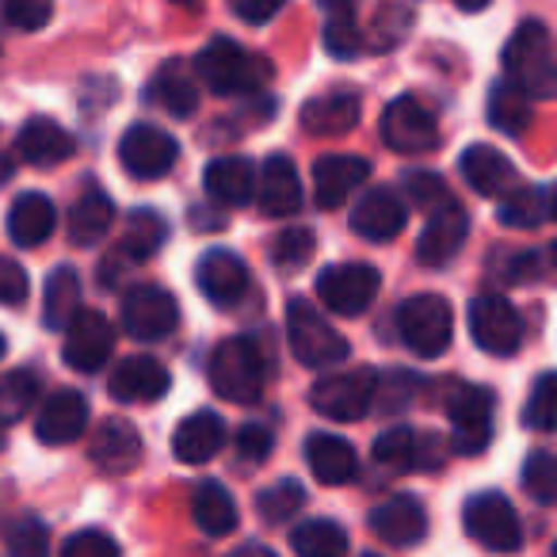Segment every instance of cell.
<instances>
[{
  "label": "cell",
  "instance_id": "9c48e42d",
  "mask_svg": "<svg viewBox=\"0 0 557 557\" xmlns=\"http://www.w3.org/2000/svg\"><path fill=\"white\" fill-rule=\"evenodd\" d=\"M493 409L496 397L485 386H458L447 401L450 417V450L455 455H481L493 443Z\"/></svg>",
  "mask_w": 557,
  "mask_h": 557
},
{
  "label": "cell",
  "instance_id": "cb8c5ba5",
  "mask_svg": "<svg viewBox=\"0 0 557 557\" xmlns=\"http://www.w3.org/2000/svg\"><path fill=\"white\" fill-rule=\"evenodd\" d=\"M363 119V103H359L356 92H325L313 96L310 103H302L298 111V123H302L306 134H318V138H341V134H351Z\"/></svg>",
  "mask_w": 557,
  "mask_h": 557
},
{
  "label": "cell",
  "instance_id": "83f0119b",
  "mask_svg": "<svg viewBox=\"0 0 557 557\" xmlns=\"http://www.w3.org/2000/svg\"><path fill=\"white\" fill-rule=\"evenodd\" d=\"M202 187L218 207H248L256 195V169L248 157H214L202 172Z\"/></svg>",
  "mask_w": 557,
  "mask_h": 557
},
{
  "label": "cell",
  "instance_id": "d6a6232c",
  "mask_svg": "<svg viewBox=\"0 0 557 557\" xmlns=\"http://www.w3.org/2000/svg\"><path fill=\"white\" fill-rule=\"evenodd\" d=\"M111 222H115V202H111V195L100 191V187H85V195H81L70 210V240L77 248L100 245L103 233L111 230Z\"/></svg>",
  "mask_w": 557,
  "mask_h": 557
},
{
  "label": "cell",
  "instance_id": "e575fe53",
  "mask_svg": "<svg viewBox=\"0 0 557 557\" xmlns=\"http://www.w3.org/2000/svg\"><path fill=\"white\" fill-rule=\"evenodd\" d=\"M508 230H539L554 218V187L549 184H531V187H516V191L504 195L500 210H496Z\"/></svg>",
  "mask_w": 557,
  "mask_h": 557
},
{
  "label": "cell",
  "instance_id": "5b68a950",
  "mask_svg": "<svg viewBox=\"0 0 557 557\" xmlns=\"http://www.w3.org/2000/svg\"><path fill=\"white\" fill-rule=\"evenodd\" d=\"M397 333L405 348L420 359H440L455 336V313L440 295H412L397 306Z\"/></svg>",
  "mask_w": 557,
  "mask_h": 557
},
{
  "label": "cell",
  "instance_id": "7dc6e473",
  "mask_svg": "<svg viewBox=\"0 0 557 557\" xmlns=\"http://www.w3.org/2000/svg\"><path fill=\"white\" fill-rule=\"evenodd\" d=\"M0 12L16 32H39L54 16V0H0Z\"/></svg>",
  "mask_w": 557,
  "mask_h": 557
},
{
  "label": "cell",
  "instance_id": "f907efd6",
  "mask_svg": "<svg viewBox=\"0 0 557 557\" xmlns=\"http://www.w3.org/2000/svg\"><path fill=\"white\" fill-rule=\"evenodd\" d=\"M32 295V278L16 260L0 256V306H24Z\"/></svg>",
  "mask_w": 557,
  "mask_h": 557
},
{
  "label": "cell",
  "instance_id": "816d5d0a",
  "mask_svg": "<svg viewBox=\"0 0 557 557\" xmlns=\"http://www.w3.org/2000/svg\"><path fill=\"white\" fill-rule=\"evenodd\" d=\"M271 447H275V435L268 432L263 424H245L237 432V455L240 462H263V458L271 455Z\"/></svg>",
  "mask_w": 557,
  "mask_h": 557
},
{
  "label": "cell",
  "instance_id": "74e56055",
  "mask_svg": "<svg viewBox=\"0 0 557 557\" xmlns=\"http://www.w3.org/2000/svg\"><path fill=\"white\" fill-rule=\"evenodd\" d=\"M81 310V278L73 268H54L42 287V318L50 329H65L70 318Z\"/></svg>",
  "mask_w": 557,
  "mask_h": 557
},
{
  "label": "cell",
  "instance_id": "7a4b0ae2",
  "mask_svg": "<svg viewBox=\"0 0 557 557\" xmlns=\"http://www.w3.org/2000/svg\"><path fill=\"white\" fill-rule=\"evenodd\" d=\"M195 73L207 81L210 92L218 96H260L271 85L268 58L252 54L233 39H214L199 50Z\"/></svg>",
  "mask_w": 557,
  "mask_h": 557
},
{
  "label": "cell",
  "instance_id": "836d02e7",
  "mask_svg": "<svg viewBox=\"0 0 557 557\" xmlns=\"http://www.w3.org/2000/svg\"><path fill=\"white\" fill-rule=\"evenodd\" d=\"M191 516L202 534L222 539L237 527V500L222 481H199L191 493Z\"/></svg>",
  "mask_w": 557,
  "mask_h": 557
},
{
  "label": "cell",
  "instance_id": "8d00e7d4",
  "mask_svg": "<svg viewBox=\"0 0 557 557\" xmlns=\"http://www.w3.org/2000/svg\"><path fill=\"white\" fill-rule=\"evenodd\" d=\"M290 549L298 557H344L348 554V531L333 519H306L290 531Z\"/></svg>",
  "mask_w": 557,
  "mask_h": 557
},
{
  "label": "cell",
  "instance_id": "11a10c76",
  "mask_svg": "<svg viewBox=\"0 0 557 557\" xmlns=\"http://www.w3.org/2000/svg\"><path fill=\"white\" fill-rule=\"evenodd\" d=\"M230 557H278V554H271V549L260 546V542H245V546H237Z\"/></svg>",
  "mask_w": 557,
  "mask_h": 557
},
{
  "label": "cell",
  "instance_id": "e0dca14e",
  "mask_svg": "<svg viewBox=\"0 0 557 557\" xmlns=\"http://www.w3.org/2000/svg\"><path fill=\"white\" fill-rule=\"evenodd\" d=\"M256 207L268 218H290L302 210V180L290 157L271 153L256 172Z\"/></svg>",
  "mask_w": 557,
  "mask_h": 557
},
{
  "label": "cell",
  "instance_id": "681fc988",
  "mask_svg": "<svg viewBox=\"0 0 557 557\" xmlns=\"http://www.w3.org/2000/svg\"><path fill=\"white\" fill-rule=\"evenodd\" d=\"M325 50L341 62H351V58L363 50V35H359L356 20H329L325 24Z\"/></svg>",
  "mask_w": 557,
  "mask_h": 557
},
{
  "label": "cell",
  "instance_id": "f6af8a7d",
  "mask_svg": "<svg viewBox=\"0 0 557 557\" xmlns=\"http://www.w3.org/2000/svg\"><path fill=\"white\" fill-rule=\"evenodd\" d=\"M9 557H50V531L42 519L24 516L9 531Z\"/></svg>",
  "mask_w": 557,
  "mask_h": 557
},
{
  "label": "cell",
  "instance_id": "d4e9b609",
  "mask_svg": "<svg viewBox=\"0 0 557 557\" xmlns=\"http://www.w3.org/2000/svg\"><path fill=\"white\" fill-rule=\"evenodd\" d=\"M374 462L386 466L394 473H405V470H432L440 466V447L432 440L417 432V428H389L374 440Z\"/></svg>",
  "mask_w": 557,
  "mask_h": 557
},
{
  "label": "cell",
  "instance_id": "8fae6325",
  "mask_svg": "<svg viewBox=\"0 0 557 557\" xmlns=\"http://www.w3.org/2000/svg\"><path fill=\"white\" fill-rule=\"evenodd\" d=\"M180 146L169 131L153 123H134L131 131L119 138V164L131 172L134 180H161L176 169Z\"/></svg>",
  "mask_w": 557,
  "mask_h": 557
},
{
  "label": "cell",
  "instance_id": "ba28073f",
  "mask_svg": "<svg viewBox=\"0 0 557 557\" xmlns=\"http://www.w3.org/2000/svg\"><path fill=\"white\" fill-rule=\"evenodd\" d=\"M382 290V275L371 263H333L318 275V298L336 318H359Z\"/></svg>",
  "mask_w": 557,
  "mask_h": 557
},
{
  "label": "cell",
  "instance_id": "484cf974",
  "mask_svg": "<svg viewBox=\"0 0 557 557\" xmlns=\"http://www.w3.org/2000/svg\"><path fill=\"white\" fill-rule=\"evenodd\" d=\"M458 169H462L466 184H470L478 195H485V199H504V195L516 191V184H519L516 164H511L500 149L481 146V141L466 149Z\"/></svg>",
  "mask_w": 557,
  "mask_h": 557
},
{
  "label": "cell",
  "instance_id": "9f6ffc18",
  "mask_svg": "<svg viewBox=\"0 0 557 557\" xmlns=\"http://www.w3.org/2000/svg\"><path fill=\"white\" fill-rule=\"evenodd\" d=\"M9 180H12V161L4 153H0V187L9 184Z\"/></svg>",
  "mask_w": 557,
  "mask_h": 557
},
{
  "label": "cell",
  "instance_id": "2e32d148",
  "mask_svg": "<svg viewBox=\"0 0 557 557\" xmlns=\"http://www.w3.org/2000/svg\"><path fill=\"white\" fill-rule=\"evenodd\" d=\"M195 283H199L207 302L230 310L248 295V268L230 248H210V252H202L199 268H195Z\"/></svg>",
  "mask_w": 557,
  "mask_h": 557
},
{
  "label": "cell",
  "instance_id": "4316f807",
  "mask_svg": "<svg viewBox=\"0 0 557 557\" xmlns=\"http://www.w3.org/2000/svg\"><path fill=\"white\" fill-rule=\"evenodd\" d=\"M222 443H225L222 417L210 409H199L176 424V432H172V455L184 466H202L222 450Z\"/></svg>",
  "mask_w": 557,
  "mask_h": 557
},
{
  "label": "cell",
  "instance_id": "6125c7cd",
  "mask_svg": "<svg viewBox=\"0 0 557 557\" xmlns=\"http://www.w3.org/2000/svg\"><path fill=\"white\" fill-rule=\"evenodd\" d=\"M363 557H379V554H363Z\"/></svg>",
  "mask_w": 557,
  "mask_h": 557
},
{
  "label": "cell",
  "instance_id": "44dd1931",
  "mask_svg": "<svg viewBox=\"0 0 557 557\" xmlns=\"http://www.w3.org/2000/svg\"><path fill=\"white\" fill-rule=\"evenodd\" d=\"M172 386L169 371H164L161 359L153 356H131L123 359V363L111 371L108 379V394L115 397V401L123 405H146V401H157V397H164Z\"/></svg>",
  "mask_w": 557,
  "mask_h": 557
},
{
  "label": "cell",
  "instance_id": "bcb514c9",
  "mask_svg": "<svg viewBox=\"0 0 557 557\" xmlns=\"http://www.w3.org/2000/svg\"><path fill=\"white\" fill-rule=\"evenodd\" d=\"M405 195H409L412 202H417V207H424L428 214H432V210H440V207H447L450 202V191H447V184H443L440 176H435V172H405Z\"/></svg>",
  "mask_w": 557,
  "mask_h": 557
},
{
  "label": "cell",
  "instance_id": "7402d4cb",
  "mask_svg": "<svg viewBox=\"0 0 557 557\" xmlns=\"http://www.w3.org/2000/svg\"><path fill=\"white\" fill-rule=\"evenodd\" d=\"M405 222H409L405 218V202L389 187H371L356 202V210H351V230L363 240H374V245H386V240L401 237Z\"/></svg>",
  "mask_w": 557,
  "mask_h": 557
},
{
  "label": "cell",
  "instance_id": "db71d44e",
  "mask_svg": "<svg viewBox=\"0 0 557 557\" xmlns=\"http://www.w3.org/2000/svg\"><path fill=\"white\" fill-rule=\"evenodd\" d=\"M321 12H325V24L329 20H356L359 12V0H318Z\"/></svg>",
  "mask_w": 557,
  "mask_h": 557
},
{
  "label": "cell",
  "instance_id": "277c9868",
  "mask_svg": "<svg viewBox=\"0 0 557 557\" xmlns=\"http://www.w3.org/2000/svg\"><path fill=\"white\" fill-rule=\"evenodd\" d=\"M287 341L290 351L310 371H333L351 356V344L333 329V321L313 310L310 298H290L287 306Z\"/></svg>",
  "mask_w": 557,
  "mask_h": 557
},
{
  "label": "cell",
  "instance_id": "94428289",
  "mask_svg": "<svg viewBox=\"0 0 557 557\" xmlns=\"http://www.w3.org/2000/svg\"><path fill=\"white\" fill-rule=\"evenodd\" d=\"M0 447H4V424H0Z\"/></svg>",
  "mask_w": 557,
  "mask_h": 557
},
{
  "label": "cell",
  "instance_id": "f5cc1de1",
  "mask_svg": "<svg viewBox=\"0 0 557 557\" xmlns=\"http://www.w3.org/2000/svg\"><path fill=\"white\" fill-rule=\"evenodd\" d=\"M287 0H230V9L237 20H245V24L252 27H263L271 24V20L278 16V9H283Z\"/></svg>",
  "mask_w": 557,
  "mask_h": 557
},
{
  "label": "cell",
  "instance_id": "5bb4252c",
  "mask_svg": "<svg viewBox=\"0 0 557 557\" xmlns=\"http://www.w3.org/2000/svg\"><path fill=\"white\" fill-rule=\"evenodd\" d=\"M180 325V306L169 290L161 287H134L123 298V329L131 333V341L153 344L172 336Z\"/></svg>",
  "mask_w": 557,
  "mask_h": 557
},
{
  "label": "cell",
  "instance_id": "4dcf8cb0",
  "mask_svg": "<svg viewBox=\"0 0 557 557\" xmlns=\"http://www.w3.org/2000/svg\"><path fill=\"white\" fill-rule=\"evenodd\" d=\"M16 153L35 169H54V164L73 157V138L65 134V126H58L54 119H27L24 131L16 138Z\"/></svg>",
  "mask_w": 557,
  "mask_h": 557
},
{
  "label": "cell",
  "instance_id": "f546056e",
  "mask_svg": "<svg viewBox=\"0 0 557 557\" xmlns=\"http://www.w3.org/2000/svg\"><path fill=\"white\" fill-rule=\"evenodd\" d=\"M146 100L153 108H164L172 119H191L199 111V85L184 62H169L146 85Z\"/></svg>",
  "mask_w": 557,
  "mask_h": 557
},
{
  "label": "cell",
  "instance_id": "1f68e13d",
  "mask_svg": "<svg viewBox=\"0 0 557 557\" xmlns=\"http://www.w3.org/2000/svg\"><path fill=\"white\" fill-rule=\"evenodd\" d=\"M58 225V210L47 195L39 191H24L9 210V237L16 240L20 248H39L50 240Z\"/></svg>",
  "mask_w": 557,
  "mask_h": 557
},
{
  "label": "cell",
  "instance_id": "f35d334b",
  "mask_svg": "<svg viewBox=\"0 0 557 557\" xmlns=\"http://www.w3.org/2000/svg\"><path fill=\"white\" fill-rule=\"evenodd\" d=\"M488 123L500 126V131L511 134V138H523V134L531 131V123H534L531 100H527V96H519L516 88L504 81V85H496L493 92H488Z\"/></svg>",
  "mask_w": 557,
  "mask_h": 557
},
{
  "label": "cell",
  "instance_id": "d6986e66",
  "mask_svg": "<svg viewBox=\"0 0 557 557\" xmlns=\"http://www.w3.org/2000/svg\"><path fill=\"white\" fill-rule=\"evenodd\" d=\"M85 428H88V401L77 389H54L39 405V417H35V435L47 447H65V443L81 440Z\"/></svg>",
  "mask_w": 557,
  "mask_h": 557
},
{
  "label": "cell",
  "instance_id": "f1b7e54d",
  "mask_svg": "<svg viewBox=\"0 0 557 557\" xmlns=\"http://www.w3.org/2000/svg\"><path fill=\"white\" fill-rule=\"evenodd\" d=\"M302 458L321 485H348L359 470L356 447H351L348 440H341V435H329V432H313L302 447Z\"/></svg>",
  "mask_w": 557,
  "mask_h": 557
},
{
  "label": "cell",
  "instance_id": "b9f144b4",
  "mask_svg": "<svg viewBox=\"0 0 557 557\" xmlns=\"http://www.w3.org/2000/svg\"><path fill=\"white\" fill-rule=\"evenodd\" d=\"M313 248H318L313 233L306 230V225H290V230L278 233L275 245H271V263H275L278 271H302L306 263L313 260Z\"/></svg>",
  "mask_w": 557,
  "mask_h": 557
},
{
  "label": "cell",
  "instance_id": "7c38bea8",
  "mask_svg": "<svg viewBox=\"0 0 557 557\" xmlns=\"http://www.w3.org/2000/svg\"><path fill=\"white\" fill-rule=\"evenodd\" d=\"M111 351H115V329H111V321L100 310L73 313L70 325H65V348H62L65 367H73L81 374H96L103 371Z\"/></svg>",
  "mask_w": 557,
  "mask_h": 557
},
{
  "label": "cell",
  "instance_id": "ac0fdd59",
  "mask_svg": "<svg viewBox=\"0 0 557 557\" xmlns=\"http://www.w3.org/2000/svg\"><path fill=\"white\" fill-rule=\"evenodd\" d=\"M367 527H371L374 534H379L386 546H417V542H424L428 534V511L424 504L417 500V496L409 493H397L389 496V500H382L379 508L371 511V519H367Z\"/></svg>",
  "mask_w": 557,
  "mask_h": 557
},
{
  "label": "cell",
  "instance_id": "4fadbf2b",
  "mask_svg": "<svg viewBox=\"0 0 557 557\" xmlns=\"http://www.w3.org/2000/svg\"><path fill=\"white\" fill-rule=\"evenodd\" d=\"M470 333L488 356H516L523 344V321L516 306L500 295H481L470 302Z\"/></svg>",
  "mask_w": 557,
  "mask_h": 557
},
{
  "label": "cell",
  "instance_id": "52a82bcc",
  "mask_svg": "<svg viewBox=\"0 0 557 557\" xmlns=\"http://www.w3.org/2000/svg\"><path fill=\"white\" fill-rule=\"evenodd\" d=\"M462 523L478 546L493 554H516L523 546V527H519L516 508L500 493H473L462 508Z\"/></svg>",
  "mask_w": 557,
  "mask_h": 557
},
{
  "label": "cell",
  "instance_id": "603a6c76",
  "mask_svg": "<svg viewBox=\"0 0 557 557\" xmlns=\"http://www.w3.org/2000/svg\"><path fill=\"white\" fill-rule=\"evenodd\" d=\"M88 462L103 473H131L141 462V435L134 424L111 417L100 424V432L88 443Z\"/></svg>",
  "mask_w": 557,
  "mask_h": 557
},
{
  "label": "cell",
  "instance_id": "680465c9",
  "mask_svg": "<svg viewBox=\"0 0 557 557\" xmlns=\"http://www.w3.org/2000/svg\"><path fill=\"white\" fill-rule=\"evenodd\" d=\"M172 4H184V9H191V4H199V0H172Z\"/></svg>",
  "mask_w": 557,
  "mask_h": 557
},
{
  "label": "cell",
  "instance_id": "9a60e30c",
  "mask_svg": "<svg viewBox=\"0 0 557 557\" xmlns=\"http://www.w3.org/2000/svg\"><path fill=\"white\" fill-rule=\"evenodd\" d=\"M466 237H470V214L450 199L447 207L432 210V218H428L424 233L417 240V260L424 268H443V263H450L462 252Z\"/></svg>",
  "mask_w": 557,
  "mask_h": 557
},
{
  "label": "cell",
  "instance_id": "ffe728a7",
  "mask_svg": "<svg viewBox=\"0 0 557 557\" xmlns=\"http://www.w3.org/2000/svg\"><path fill=\"white\" fill-rule=\"evenodd\" d=\"M367 180H371V161L356 153H329L313 164V199L321 210H336Z\"/></svg>",
  "mask_w": 557,
  "mask_h": 557
},
{
  "label": "cell",
  "instance_id": "7bdbcfd3",
  "mask_svg": "<svg viewBox=\"0 0 557 557\" xmlns=\"http://www.w3.org/2000/svg\"><path fill=\"white\" fill-rule=\"evenodd\" d=\"M523 424L531 428V432H554V424H557V374L554 371L539 374V382H534V389H531V401H527V409H523Z\"/></svg>",
  "mask_w": 557,
  "mask_h": 557
},
{
  "label": "cell",
  "instance_id": "6da1fadb",
  "mask_svg": "<svg viewBox=\"0 0 557 557\" xmlns=\"http://www.w3.org/2000/svg\"><path fill=\"white\" fill-rule=\"evenodd\" d=\"M504 77L527 100H549L557 96V62L554 39L542 20H527L504 47Z\"/></svg>",
  "mask_w": 557,
  "mask_h": 557
},
{
  "label": "cell",
  "instance_id": "60d3db41",
  "mask_svg": "<svg viewBox=\"0 0 557 557\" xmlns=\"http://www.w3.org/2000/svg\"><path fill=\"white\" fill-rule=\"evenodd\" d=\"M256 508H260L263 523H271V527L290 523V519H295L298 511L306 508V488H302V481L283 478V481H275V485H268L260 493V500H256Z\"/></svg>",
  "mask_w": 557,
  "mask_h": 557
},
{
  "label": "cell",
  "instance_id": "30bf717a",
  "mask_svg": "<svg viewBox=\"0 0 557 557\" xmlns=\"http://www.w3.org/2000/svg\"><path fill=\"white\" fill-rule=\"evenodd\" d=\"M382 138H386V146L394 149V153L420 157L440 146V126H435V115L417 96H397V100L382 111Z\"/></svg>",
  "mask_w": 557,
  "mask_h": 557
},
{
  "label": "cell",
  "instance_id": "ab89813d",
  "mask_svg": "<svg viewBox=\"0 0 557 557\" xmlns=\"http://www.w3.org/2000/svg\"><path fill=\"white\" fill-rule=\"evenodd\" d=\"M35 405H39V374L27 367L0 374V424H16Z\"/></svg>",
  "mask_w": 557,
  "mask_h": 557
},
{
  "label": "cell",
  "instance_id": "3957f363",
  "mask_svg": "<svg viewBox=\"0 0 557 557\" xmlns=\"http://www.w3.org/2000/svg\"><path fill=\"white\" fill-rule=\"evenodd\" d=\"M207 379L222 401L256 405L263 394V356L252 336H230L210 351Z\"/></svg>",
  "mask_w": 557,
  "mask_h": 557
},
{
  "label": "cell",
  "instance_id": "d590c367",
  "mask_svg": "<svg viewBox=\"0 0 557 557\" xmlns=\"http://www.w3.org/2000/svg\"><path fill=\"white\" fill-rule=\"evenodd\" d=\"M164 240H169V222L153 207H138L126 222L123 240H119V260L146 263L161 252Z\"/></svg>",
  "mask_w": 557,
  "mask_h": 557
},
{
  "label": "cell",
  "instance_id": "c3c4849f",
  "mask_svg": "<svg viewBox=\"0 0 557 557\" xmlns=\"http://www.w3.org/2000/svg\"><path fill=\"white\" fill-rule=\"evenodd\" d=\"M119 554H123L119 542L108 531H100V527H85V531L70 534L62 546V557H119Z\"/></svg>",
  "mask_w": 557,
  "mask_h": 557
},
{
  "label": "cell",
  "instance_id": "8992f818",
  "mask_svg": "<svg viewBox=\"0 0 557 557\" xmlns=\"http://www.w3.org/2000/svg\"><path fill=\"white\" fill-rule=\"evenodd\" d=\"M374 386H379V371L374 367H356V371L325 374V379L313 382L310 405L325 420L336 424H356L371 412L374 405Z\"/></svg>",
  "mask_w": 557,
  "mask_h": 557
},
{
  "label": "cell",
  "instance_id": "91938a15",
  "mask_svg": "<svg viewBox=\"0 0 557 557\" xmlns=\"http://www.w3.org/2000/svg\"><path fill=\"white\" fill-rule=\"evenodd\" d=\"M4 351H9V341H4V336H0V359H4Z\"/></svg>",
  "mask_w": 557,
  "mask_h": 557
},
{
  "label": "cell",
  "instance_id": "6f0895ef",
  "mask_svg": "<svg viewBox=\"0 0 557 557\" xmlns=\"http://www.w3.org/2000/svg\"><path fill=\"white\" fill-rule=\"evenodd\" d=\"M455 4H458L462 12H481V9L488 4V0H455Z\"/></svg>",
  "mask_w": 557,
  "mask_h": 557
},
{
  "label": "cell",
  "instance_id": "ee69618b",
  "mask_svg": "<svg viewBox=\"0 0 557 557\" xmlns=\"http://www.w3.org/2000/svg\"><path fill=\"white\" fill-rule=\"evenodd\" d=\"M523 488L539 504H554L557 500V462H554V455H549V450H531V455H527Z\"/></svg>",
  "mask_w": 557,
  "mask_h": 557
}]
</instances>
